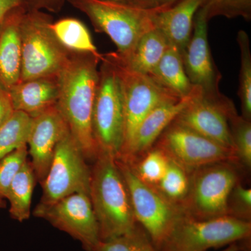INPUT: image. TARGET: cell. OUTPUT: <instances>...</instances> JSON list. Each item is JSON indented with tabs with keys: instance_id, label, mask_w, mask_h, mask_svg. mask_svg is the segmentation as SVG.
<instances>
[{
	"instance_id": "12",
	"label": "cell",
	"mask_w": 251,
	"mask_h": 251,
	"mask_svg": "<svg viewBox=\"0 0 251 251\" xmlns=\"http://www.w3.org/2000/svg\"><path fill=\"white\" fill-rule=\"evenodd\" d=\"M208 18L205 6L196 13L192 35L182 54L185 72L190 82L201 90L203 97L216 103L229 100L220 91L222 75L216 67L208 40Z\"/></svg>"
},
{
	"instance_id": "7",
	"label": "cell",
	"mask_w": 251,
	"mask_h": 251,
	"mask_svg": "<svg viewBox=\"0 0 251 251\" xmlns=\"http://www.w3.org/2000/svg\"><path fill=\"white\" fill-rule=\"evenodd\" d=\"M239 167L219 162L191 172L189 191L181 206L183 214L198 219L227 215L229 193L240 181Z\"/></svg>"
},
{
	"instance_id": "28",
	"label": "cell",
	"mask_w": 251,
	"mask_h": 251,
	"mask_svg": "<svg viewBox=\"0 0 251 251\" xmlns=\"http://www.w3.org/2000/svg\"><path fill=\"white\" fill-rule=\"evenodd\" d=\"M229 126L237 165L249 171L251 168V121L236 112L229 117Z\"/></svg>"
},
{
	"instance_id": "5",
	"label": "cell",
	"mask_w": 251,
	"mask_h": 251,
	"mask_svg": "<svg viewBox=\"0 0 251 251\" xmlns=\"http://www.w3.org/2000/svg\"><path fill=\"white\" fill-rule=\"evenodd\" d=\"M67 1L87 16L96 31L110 37L116 46L115 53L121 57L128 55L141 36L154 27V11L103 0Z\"/></svg>"
},
{
	"instance_id": "18",
	"label": "cell",
	"mask_w": 251,
	"mask_h": 251,
	"mask_svg": "<svg viewBox=\"0 0 251 251\" xmlns=\"http://www.w3.org/2000/svg\"><path fill=\"white\" fill-rule=\"evenodd\" d=\"M59 75L23 81L14 85L9 90L14 110L34 117L57 105Z\"/></svg>"
},
{
	"instance_id": "14",
	"label": "cell",
	"mask_w": 251,
	"mask_h": 251,
	"mask_svg": "<svg viewBox=\"0 0 251 251\" xmlns=\"http://www.w3.org/2000/svg\"><path fill=\"white\" fill-rule=\"evenodd\" d=\"M236 112L231 99L225 103L211 101L195 87L191 100L174 121L232 150L229 119Z\"/></svg>"
},
{
	"instance_id": "11",
	"label": "cell",
	"mask_w": 251,
	"mask_h": 251,
	"mask_svg": "<svg viewBox=\"0 0 251 251\" xmlns=\"http://www.w3.org/2000/svg\"><path fill=\"white\" fill-rule=\"evenodd\" d=\"M154 145L189 172L219 162L229 161L237 165L232 150L175 121L161 133Z\"/></svg>"
},
{
	"instance_id": "32",
	"label": "cell",
	"mask_w": 251,
	"mask_h": 251,
	"mask_svg": "<svg viewBox=\"0 0 251 251\" xmlns=\"http://www.w3.org/2000/svg\"><path fill=\"white\" fill-rule=\"evenodd\" d=\"M227 215L251 222V189L237 183L227 200Z\"/></svg>"
},
{
	"instance_id": "27",
	"label": "cell",
	"mask_w": 251,
	"mask_h": 251,
	"mask_svg": "<svg viewBox=\"0 0 251 251\" xmlns=\"http://www.w3.org/2000/svg\"><path fill=\"white\" fill-rule=\"evenodd\" d=\"M237 41L241 53L238 96L243 118L251 121V51L250 39L244 30L238 31Z\"/></svg>"
},
{
	"instance_id": "37",
	"label": "cell",
	"mask_w": 251,
	"mask_h": 251,
	"mask_svg": "<svg viewBox=\"0 0 251 251\" xmlns=\"http://www.w3.org/2000/svg\"><path fill=\"white\" fill-rule=\"evenodd\" d=\"M221 251H251V241L233 243Z\"/></svg>"
},
{
	"instance_id": "23",
	"label": "cell",
	"mask_w": 251,
	"mask_h": 251,
	"mask_svg": "<svg viewBox=\"0 0 251 251\" xmlns=\"http://www.w3.org/2000/svg\"><path fill=\"white\" fill-rule=\"evenodd\" d=\"M59 42L69 51L102 56L96 47L89 29L76 18H62L51 24Z\"/></svg>"
},
{
	"instance_id": "25",
	"label": "cell",
	"mask_w": 251,
	"mask_h": 251,
	"mask_svg": "<svg viewBox=\"0 0 251 251\" xmlns=\"http://www.w3.org/2000/svg\"><path fill=\"white\" fill-rule=\"evenodd\" d=\"M32 117L15 110L4 125L0 127V160L14 150L27 145Z\"/></svg>"
},
{
	"instance_id": "16",
	"label": "cell",
	"mask_w": 251,
	"mask_h": 251,
	"mask_svg": "<svg viewBox=\"0 0 251 251\" xmlns=\"http://www.w3.org/2000/svg\"><path fill=\"white\" fill-rule=\"evenodd\" d=\"M27 9L18 6L0 21V85L7 90L18 83L22 66L21 23Z\"/></svg>"
},
{
	"instance_id": "1",
	"label": "cell",
	"mask_w": 251,
	"mask_h": 251,
	"mask_svg": "<svg viewBox=\"0 0 251 251\" xmlns=\"http://www.w3.org/2000/svg\"><path fill=\"white\" fill-rule=\"evenodd\" d=\"M103 57L72 52L59 75L57 107L85 159L99 154L92 130V113L99 80V64Z\"/></svg>"
},
{
	"instance_id": "31",
	"label": "cell",
	"mask_w": 251,
	"mask_h": 251,
	"mask_svg": "<svg viewBox=\"0 0 251 251\" xmlns=\"http://www.w3.org/2000/svg\"><path fill=\"white\" fill-rule=\"evenodd\" d=\"M27 145L14 150L0 160V196L6 199L13 180L27 161Z\"/></svg>"
},
{
	"instance_id": "17",
	"label": "cell",
	"mask_w": 251,
	"mask_h": 251,
	"mask_svg": "<svg viewBox=\"0 0 251 251\" xmlns=\"http://www.w3.org/2000/svg\"><path fill=\"white\" fill-rule=\"evenodd\" d=\"M193 90L194 89L189 96L184 99L166 102L153 109L138 126L126 156L119 159L133 161L152 148L161 133L190 101Z\"/></svg>"
},
{
	"instance_id": "36",
	"label": "cell",
	"mask_w": 251,
	"mask_h": 251,
	"mask_svg": "<svg viewBox=\"0 0 251 251\" xmlns=\"http://www.w3.org/2000/svg\"><path fill=\"white\" fill-rule=\"evenodd\" d=\"M23 4V0H0V21L9 14L10 11Z\"/></svg>"
},
{
	"instance_id": "39",
	"label": "cell",
	"mask_w": 251,
	"mask_h": 251,
	"mask_svg": "<svg viewBox=\"0 0 251 251\" xmlns=\"http://www.w3.org/2000/svg\"><path fill=\"white\" fill-rule=\"evenodd\" d=\"M103 1H115V2H125L126 0H103Z\"/></svg>"
},
{
	"instance_id": "6",
	"label": "cell",
	"mask_w": 251,
	"mask_h": 251,
	"mask_svg": "<svg viewBox=\"0 0 251 251\" xmlns=\"http://www.w3.org/2000/svg\"><path fill=\"white\" fill-rule=\"evenodd\" d=\"M251 222L229 215L198 219L182 214L158 248V251H206L251 241Z\"/></svg>"
},
{
	"instance_id": "15",
	"label": "cell",
	"mask_w": 251,
	"mask_h": 251,
	"mask_svg": "<svg viewBox=\"0 0 251 251\" xmlns=\"http://www.w3.org/2000/svg\"><path fill=\"white\" fill-rule=\"evenodd\" d=\"M69 132L57 105L32 117L27 145L36 178L41 183L49 173L57 144Z\"/></svg>"
},
{
	"instance_id": "34",
	"label": "cell",
	"mask_w": 251,
	"mask_h": 251,
	"mask_svg": "<svg viewBox=\"0 0 251 251\" xmlns=\"http://www.w3.org/2000/svg\"><path fill=\"white\" fill-rule=\"evenodd\" d=\"M67 0H23V6L27 11L44 10L52 13H58L62 10Z\"/></svg>"
},
{
	"instance_id": "35",
	"label": "cell",
	"mask_w": 251,
	"mask_h": 251,
	"mask_svg": "<svg viewBox=\"0 0 251 251\" xmlns=\"http://www.w3.org/2000/svg\"><path fill=\"white\" fill-rule=\"evenodd\" d=\"M14 111L9 91L0 85V127L9 120Z\"/></svg>"
},
{
	"instance_id": "30",
	"label": "cell",
	"mask_w": 251,
	"mask_h": 251,
	"mask_svg": "<svg viewBox=\"0 0 251 251\" xmlns=\"http://www.w3.org/2000/svg\"><path fill=\"white\" fill-rule=\"evenodd\" d=\"M202 6H205L209 20L216 16L251 20V0H204Z\"/></svg>"
},
{
	"instance_id": "8",
	"label": "cell",
	"mask_w": 251,
	"mask_h": 251,
	"mask_svg": "<svg viewBox=\"0 0 251 251\" xmlns=\"http://www.w3.org/2000/svg\"><path fill=\"white\" fill-rule=\"evenodd\" d=\"M116 161L128 188L136 222L158 249L183 212L156 189L143 182L128 163L121 159Z\"/></svg>"
},
{
	"instance_id": "3",
	"label": "cell",
	"mask_w": 251,
	"mask_h": 251,
	"mask_svg": "<svg viewBox=\"0 0 251 251\" xmlns=\"http://www.w3.org/2000/svg\"><path fill=\"white\" fill-rule=\"evenodd\" d=\"M50 15L26 11L21 23L22 66L19 82L57 75L65 67L71 51L59 42L51 29Z\"/></svg>"
},
{
	"instance_id": "10",
	"label": "cell",
	"mask_w": 251,
	"mask_h": 251,
	"mask_svg": "<svg viewBox=\"0 0 251 251\" xmlns=\"http://www.w3.org/2000/svg\"><path fill=\"white\" fill-rule=\"evenodd\" d=\"M91 171L70 131L57 144L49 173L41 183L39 204L50 205L77 193H90Z\"/></svg>"
},
{
	"instance_id": "13",
	"label": "cell",
	"mask_w": 251,
	"mask_h": 251,
	"mask_svg": "<svg viewBox=\"0 0 251 251\" xmlns=\"http://www.w3.org/2000/svg\"><path fill=\"white\" fill-rule=\"evenodd\" d=\"M34 215L77 239L86 251H95L100 242L98 222L87 193H74L50 205L38 204Z\"/></svg>"
},
{
	"instance_id": "20",
	"label": "cell",
	"mask_w": 251,
	"mask_h": 251,
	"mask_svg": "<svg viewBox=\"0 0 251 251\" xmlns=\"http://www.w3.org/2000/svg\"><path fill=\"white\" fill-rule=\"evenodd\" d=\"M169 44L162 31L153 27L141 36L134 49L126 57H120L115 52L109 54L127 69L150 75L161 60Z\"/></svg>"
},
{
	"instance_id": "24",
	"label": "cell",
	"mask_w": 251,
	"mask_h": 251,
	"mask_svg": "<svg viewBox=\"0 0 251 251\" xmlns=\"http://www.w3.org/2000/svg\"><path fill=\"white\" fill-rule=\"evenodd\" d=\"M191 173L169 158L166 173L154 189L181 209L189 191Z\"/></svg>"
},
{
	"instance_id": "26",
	"label": "cell",
	"mask_w": 251,
	"mask_h": 251,
	"mask_svg": "<svg viewBox=\"0 0 251 251\" xmlns=\"http://www.w3.org/2000/svg\"><path fill=\"white\" fill-rule=\"evenodd\" d=\"M125 162L143 182L154 188L166 173L169 157L161 149L153 145L139 158Z\"/></svg>"
},
{
	"instance_id": "38",
	"label": "cell",
	"mask_w": 251,
	"mask_h": 251,
	"mask_svg": "<svg viewBox=\"0 0 251 251\" xmlns=\"http://www.w3.org/2000/svg\"><path fill=\"white\" fill-rule=\"evenodd\" d=\"M6 206V202H5V199L0 196V209H4Z\"/></svg>"
},
{
	"instance_id": "19",
	"label": "cell",
	"mask_w": 251,
	"mask_h": 251,
	"mask_svg": "<svg viewBox=\"0 0 251 251\" xmlns=\"http://www.w3.org/2000/svg\"><path fill=\"white\" fill-rule=\"evenodd\" d=\"M204 2V0H181L169 9L153 15L154 27L161 30L170 44L181 54L192 35L195 16Z\"/></svg>"
},
{
	"instance_id": "2",
	"label": "cell",
	"mask_w": 251,
	"mask_h": 251,
	"mask_svg": "<svg viewBox=\"0 0 251 251\" xmlns=\"http://www.w3.org/2000/svg\"><path fill=\"white\" fill-rule=\"evenodd\" d=\"M89 196L100 241L126 233L136 227L129 193L116 158L99 153L91 171Z\"/></svg>"
},
{
	"instance_id": "22",
	"label": "cell",
	"mask_w": 251,
	"mask_h": 251,
	"mask_svg": "<svg viewBox=\"0 0 251 251\" xmlns=\"http://www.w3.org/2000/svg\"><path fill=\"white\" fill-rule=\"evenodd\" d=\"M35 174L30 162L26 161L13 180L6 195L11 218L23 222L30 217L31 198L35 186Z\"/></svg>"
},
{
	"instance_id": "9",
	"label": "cell",
	"mask_w": 251,
	"mask_h": 251,
	"mask_svg": "<svg viewBox=\"0 0 251 251\" xmlns=\"http://www.w3.org/2000/svg\"><path fill=\"white\" fill-rule=\"evenodd\" d=\"M105 55L116 67L121 82L125 111V141L119 158H122L129 151L136 130L145 117L160 104L180 99L158 85L148 75L127 69L117 63L110 54Z\"/></svg>"
},
{
	"instance_id": "33",
	"label": "cell",
	"mask_w": 251,
	"mask_h": 251,
	"mask_svg": "<svg viewBox=\"0 0 251 251\" xmlns=\"http://www.w3.org/2000/svg\"><path fill=\"white\" fill-rule=\"evenodd\" d=\"M181 0H126V4L148 11H159L169 9Z\"/></svg>"
},
{
	"instance_id": "29",
	"label": "cell",
	"mask_w": 251,
	"mask_h": 251,
	"mask_svg": "<svg viewBox=\"0 0 251 251\" xmlns=\"http://www.w3.org/2000/svg\"><path fill=\"white\" fill-rule=\"evenodd\" d=\"M94 251H158L145 229L137 225L126 233L102 240Z\"/></svg>"
},
{
	"instance_id": "4",
	"label": "cell",
	"mask_w": 251,
	"mask_h": 251,
	"mask_svg": "<svg viewBox=\"0 0 251 251\" xmlns=\"http://www.w3.org/2000/svg\"><path fill=\"white\" fill-rule=\"evenodd\" d=\"M92 113V130L99 153L121 156L125 141V111L116 67L103 54Z\"/></svg>"
},
{
	"instance_id": "21",
	"label": "cell",
	"mask_w": 251,
	"mask_h": 251,
	"mask_svg": "<svg viewBox=\"0 0 251 251\" xmlns=\"http://www.w3.org/2000/svg\"><path fill=\"white\" fill-rule=\"evenodd\" d=\"M148 75L178 99L189 96L195 87L185 72L182 54L171 44H169L160 62Z\"/></svg>"
}]
</instances>
